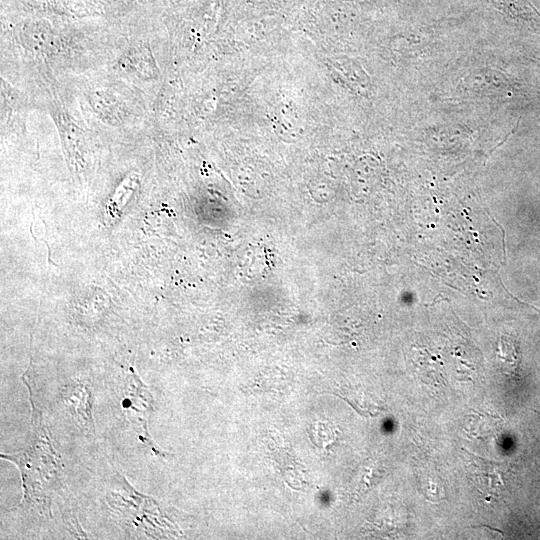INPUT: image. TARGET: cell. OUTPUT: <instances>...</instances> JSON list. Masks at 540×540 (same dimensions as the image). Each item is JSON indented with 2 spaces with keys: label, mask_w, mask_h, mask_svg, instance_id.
I'll list each match as a JSON object with an SVG mask.
<instances>
[]
</instances>
